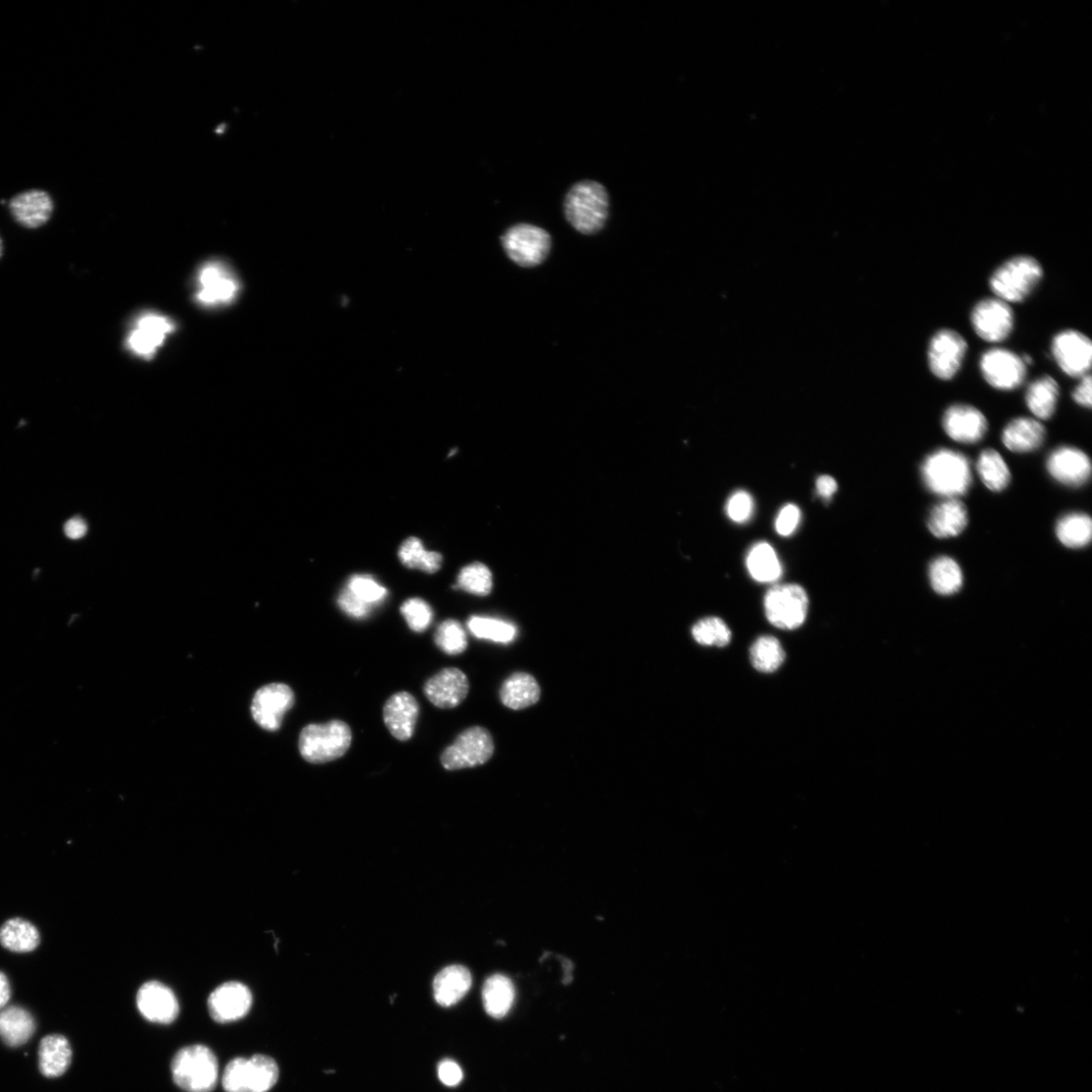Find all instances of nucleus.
<instances>
[{"label":"nucleus","mask_w":1092,"mask_h":1092,"mask_svg":"<svg viewBox=\"0 0 1092 1092\" xmlns=\"http://www.w3.org/2000/svg\"><path fill=\"white\" fill-rule=\"evenodd\" d=\"M921 470L929 491L948 499L966 494L973 482L969 460L950 450H940L930 455Z\"/></svg>","instance_id":"f257e3e1"},{"label":"nucleus","mask_w":1092,"mask_h":1092,"mask_svg":"<svg viewBox=\"0 0 1092 1092\" xmlns=\"http://www.w3.org/2000/svg\"><path fill=\"white\" fill-rule=\"evenodd\" d=\"M610 197L597 181L578 182L565 200V214L569 223L580 233L592 235L599 232L609 218Z\"/></svg>","instance_id":"f03ea898"},{"label":"nucleus","mask_w":1092,"mask_h":1092,"mask_svg":"<svg viewBox=\"0 0 1092 1092\" xmlns=\"http://www.w3.org/2000/svg\"><path fill=\"white\" fill-rule=\"evenodd\" d=\"M352 742L350 726L334 719L324 724H309L302 728L298 750L303 760L311 764H325L343 757Z\"/></svg>","instance_id":"7ed1b4c3"},{"label":"nucleus","mask_w":1092,"mask_h":1092,"mask_svg":"<svg viewBox=\"0 0 1092 1092\" xmlns=\"http://www.w3.org/2000/svg\"><path fill=\"white\" fill-rule=\"evenodd\" d=\"M174 1083L187 1092H211L219 1080V1064L213 1051L204 1045L179 1050L171 1063Z\"/></svg>","instance_id":"20e7f679"},{"label":"nucleus","mask_w":1092,"mask_h":1092,"mask_svg":"<svg viewBox=\"0 0 1092 1092\" xmlns=\"http://www.w3.org/2000/svg\"><path fill=\"white\" fill-rule=\"evenodd\" d=\"M1043 274L1042 266L1036 259L1018 256L995 271L990 286L996 297L1007 303L1021 302L1034 291Z\"/></svg>","instance_id":"39448f33"},{"label":"nucleus","mask_w":1092,"mask_h":1092,"mask_svg":"<svg viewBox=\"0 0 1092 1092\" xmlns=\"http://www.w3.org/2000/svg\"><path fill=\"white\" fill-rule=\"evenodd\" d=\"M279 1069L267 1055L235 1058L226 1066L222 1085L226 1092H268L277 1083Z\"/></svg>","instance_id":"423d86ee"},{"label":"nucleus","mask_w":1092,"mask_h":1092,"mask_svg":"<svg viewBox=\"0 0 1092 1092\" xmlns=\"http://www.w3.org/2000/svg\"><path fill=\"white\" fill-rule=\"evenodd\" d=\"M809 609L808 593L798 584L775 586L764 599L767 620L780 630L794 631L801 628L808 618Z\"/></svg>","instance_id":"0eeeda50"},{"label":"nucleus","mask_w":1092,"mask_h":1092,"mask_svg":"<svg viewBox=\"0 0 1092 1092\" xmlns=\"http://www.w3.org/2000/svg\"><path fill=\"white\" fill-rule=\"evenodd\" d=\"M502 245L507 256L516 265L522 268H534L549 257L552 238L542 228L519 224L503 235Z\"/></svg>","instance_id":"6e6552de"},{"label":"nucleus","mask_w":1092,"mask_h":1092,"mask_svg":"<svg viewBox=\"0 0 1092 1092\" xmlns=\"http://www.w3.org/2000/svg\"><path fill=\"white\" fill-rule=\"evenodd\" d=\"M495 751L491 734L483 727L473 726L461 733L441 757L448 771L473 768L487 763Z\"/></svg>","instance_id":"1a4fd4ad"},{"label":"nucleus","mask_w":1092,"mask_h":1092,"mask_svg":"<svg viewBox=\"0 0 1092 1092\" xmlns=\"http://www.w3.org/2000/svg\"><path fill=\"white\" fill-rule=\"evenodd\" d=\"M981 371L989 385L1001 391H1012L1025 381L1026 364L1022 357L1005 348L987 350L981 358Z\"/></svg>","instance_id":"9d476101"},{"label":"nucleus","mask_w":1092,"mask_h":1092,"mask_svg":"<svg viewBox=\"0 0 1092 1092\" xmlns=\"http://www.w3.org/2000/svg\"><path fill=\"white\" fill-rule=\"evenodd\" d=\"M971 323L983 340L999 343L1011 334L1014 315L1009 303L996 296L989 297L977 303L971 313Z\"/></svg>","instance_id":"9b49d317"},{"label":"nucleus","mask_w":1092,"mask_h":1092,"mask_svg":"<svg viewBox=\"0 0 1092 1092\" xmlns=\"http://www.w3.org/2000/svg\"><path fill=\"white\" fill-rule=\"evenodd\" d=\"M968 349L965 338L951 329L939 330L931 339L928 361L932 374L942 380H952L960 371Z\"/></svg>","instance_id":"f8f14e48"},{"label":"nucleus","mask_w":1092,"mask_h":1092,"mask_svg":"<svg viewBox=\"0 0 1092 1092\" xmlns=\"http://www.w3.org/2000/svg\"><path fill=\"white\" fill-rule=\"evenodd\" d=\"M1052 354L1058 367L1071 378L1089 374L1092 360L1090 339L1077 330H1064L1052 341Z\"/></svg>","instance_id":"ddd939ff"},{"label":"nucleus","mask_w":1092,"mask_h":1092,"mask_svg":"<svg viewBox=\"0 0 1092 1092\" xmlns=\"http://www.w3.org/2000/svg\"><path fill=\"white\" fill-rule=\"evenodd\" d=\"M294 704L291 688L273 683L261 688L255 695L252 712L257 723L269 732L279 730L284 715Z\"/></svg>","instance_id":"4468645a"},{"label":"nucleus","mask_w":1092,"mask_h":1092,"mask_svg":"<svg viewBox=\"0 0 1092 1092\" xmlns=\"http://www.w3.org/2000/svg\"><path fill=\"white\" fill-rule=\"evenodd\" d=\"M943 428L947 436L954 442L975 445L986 437L989 423L987 417L978 408L965 404H956L945 412Z\"/></svg>","instance_id":"2eb2a0df"},{"label":"nucleus","mask_w":1092,"mask_h":1092,"mask_svg":"<svg viewBox=\"0 0 1092 1092\" xmlns=\"http://www.w3.org/2000/svg\"><path fill=\"white\" fill-rule=\"evenodd\" d=\"M252 1005V992L247 986L236 982L226 983L217 988L208 1001L211 1016L220 1023H229L245 1017Z\"/></svg>","instance_id":"dca6fc26"},{"label":"nucleus","mask_w":1092,"mask_h":1092,"mask_svg":"<svg viewBox=\"0 0 1092 1092\" xmlns=\"http://www.w3.org/2000/svg\"><path fill=\"white\" fill-rule=\"evenodd\" d=\"M423 691L435 706L453 709L466 698L469 683L462 671L456 667H448L425 683Z\"/></svg>","instance_id":"f3484780"},{"label":"nucleus","mask_w":1092,"mask_h":1092,"mask_svg":"<svg viewBox=\"0 0 1092 1092\" xmlns=\"http://www.w3.org/2000/svg\"><path fill=\"white\" fill-rule=\"evenodd\" d=\"M1047 469L1055 480L1072 488L1081 487L1091 475L1086 454L1069 447L1059 448L1049 455Z\"/></svg>","instance_id":"a211bd4d"},{"label":"nucleus","mask_w":1092,"mask_h":1092,"mask_svg":"<svg viewBox=\"0 0 1092 1092\" xmlns=\"http://www.w3.org/2000/svg\"><path fill=\"white\" fill-rule=\"evenodd\" d=\"M137 1006L147 1020L160 1024L173 1022L179 1013L174 993L158 982H149L141 987L137 995Z\"/></svg>","instance_id":"6ab92c4d"},{"label":"nucleus","mask_w":1092,"mask_h":1092,"mask_svg":"<svg viewBox=\"0 0 1092 1092\" xmlns=\"http://www.w3.org/2000/svg\"><path fill=\"white\" fill-rule=\"evenodd\" d=\"M419 714V703L408 692L394 694L384 706L385 724L391 735L401 742L413 737Z\"/></svg>","instance_id":"aec40b11"},{"label":"nucleus","mask_w":1092,"mask_h":1092,"mask_svg":"<svg viewBox=\"0 0 1092 1092\" xmlns=\"http://www.w3.org/2000/svg\"><path fill=\"white\" fill-rule=\"evenodd\" d=\"M9 207L20 225L36 229L48 223L54 211V202L45 191L29 190L15 196Z\"/></svg>","instance_id":"412c9836"},{"label":"nucleus","mask_w":1092,"mask_h":1092,"mask_svg":"<svg viewBox=\"0 0 1092 1092\" xmlns=\"http://www.w3.org/2000/svg\"><path fill=\"white\" fill-rule=\"evenodd\" d=\"M1046 438L1043 424L1036 419L1020 417L1011 420L1002 433L1004 447L1016 454L1035 452L1042 447Z\"/></svg>","instance_id":"4be33fe9"},{"label":"nucleus","mask_w":1092,"mask_h":1092,"mask_svg":"<svg viewBox=\"0 0 1092 1092\" xmlns=\"http://www.w3.org/2000/svg\"><path fill=\"white\" fill-rule=\"evenodd\" d=\"M202 286L198 299L205 305H218L234 299L238 283L221 264H209L200 273Z\"/></svg>","instance_id":"5701e85b"},{"label":"nucleus","mask_w":1092,"mask_h":1092,"mask_svg":"<svg viewBox=\"0 0 1092 1092\" xmlns=\"http://www.w3.org/2000/svg\"><path fill=\"white\" fill-rule=\"evenodd\" d=\"M469 970L461 965H452L441 971L434 982L437 1002L450 1007L460 1001L471 988Z\"/></svg>","instance_id":"b1692460"},{"label":"nucleus","mask_w":1092,"mask_h":1092,"mask_svg":"<svg viewBox=\"0 0 1092 1092\" xmlns=\"http://www.w3.org/2000/svg\"><path fill=\"white\" fill-rule=\"evenodd\" d=\"M967 524V508L955 498L948 499L934 507L928 519L929 530L935 537L940 539L958 536L964 531Z\"/></svg>","instance_id":"393cba45"},{"label":"nucleus","mask_w":1092,"mask_h":1092,"mask_svg":"<svg viewBox=\"0 0 1092 1092\" xmlns=\"http://www.w3.org/2000/svg\"><path fill=\"white\" fill-rule=\"evenodd\" d=\"M172 329L173 324L169 319L153 314L146 315L139 319L137 328L130 335L129 346L140 356H152Z\"/></svg>","instance_id":"a878e982"},{"label":"nucleus","mask_w":1092,"mask_h":1092,"mask_svg":"<svg viewBox=\"0 0 1092 1092\" xmlns=\"http://www.w3.org/2000/svg\"><path fill=\"white\" fill-rule=\"evenodd\" d=\"M35 1029L33 1015L23 1007L12 1006L0 1012V1038L9 1046L24 1045L32 1038Z\"/></svg>","instance_id":"bb28decb"},{"label":"nucleus","mask_w":1092,"mask_h":1092,"mask_svg":"<svg viewBox=\"0 0 1092 1092\" xmlns=\"http://www.w3.org/2000/svg\"><path fill=\"white\" fill-rule=\"evenodd\" d=\"M39 1058L40 1069L45 1076H61L66 1073L72 1063L71 1044L64 1036H48L41 1042Z\"/></svg>","instance_id":"cd10ccee"},{"label":"nucleus","mask_w":1092,"mask_h":1092,"mask_svg":"<svg viewBox=\"0 0 1092 1092\" xmlns=\"http://www.w3.org/2000/svg\"><path fill=\"white\" fill-rule=\"evenodd\" d=\"M481 996L485 1012L494 1018H503L514 1004L515 989L508 978L496 975L484 983Z\"/></svg>","instance_id":"c85d7f7f"},{"label":"nucleus","mask_w":1092,"mask_h":1092,"mask_svg":"<svg viewBox=\"0 0 1092 1092\" xmlns=\"http://www.w3.org/2000/svg\"><path fill=\"white\" fill-rule=\"evenodd\" d=\"M1059 394L1057 382L1050 376H1043L1027 387L1025 404L1038 419L1048 420L1056 411Z\"/></svg>","instance_id":"c756f323"},{"label":"nucleus","mask_w":1092,"mask_h":1092,"mask_svg":"<svg viewBox=\"0 0 1092 1092\" xmlns=\"http://www.w3.org/2000/svg\"><path fill=\"white\" fill-rule=\"evenodd\" d=\"M500 698L506 707L521 710L537 703L540 687L531 675L516 673L504 682Z\"/></svg>","instance_id":"7c9ffc66"},{"label":"nucleus","mask_w":1092,"mask_h":1092,"mask_svg":"<svg viewBox=\"0 0 1092 1092\" xmlns=\"http://www.w3.org/2000/svg\"><path fill=\"white\" fill-rule=\"evenodd\" d=\"M747 568L752 578L760 583L776 582L783 573L775 550L767 542H759L753 546L747 557Z\"/></svg>","instance_id":"2f4dec72"},{"label":"nucleus","mask_w":1092,"mask_h":1092,"mask_svg":"<svg viewBox=\"0 0 1092 1092\" xmlns=\"http://www.w3.org/2000/svg\"><path fill=\"white\" fill-rule=\"evenodd\" d=\"M0 944L12 952L29 953L38 948L40 934L30 922L13 919L0 929Z\"/></svg>","instance_id":"473e14b6"},{"label":"nucleus","mask_w":1092,"mask_h":1092,"mask_svg":"<svg viewBox=\"0 0 1092 1092\" xmlns=\"http://www.w3.org/2000/svg\"><path fill=\"white\" fill-rule=\"evenodd\" d=\"M1056 535L1068 549L1085 548L1092 537L1091 519L1084 513L1067 514L1057 522Z\"/></svg>","instance_id":"72a5a7b5"},{"label":"nucleus","mask_w":1092,"mask_h":1092,"mask_svg":"<svg viewBox=\"0 0 1092 1092\" xmlns=\"http://www.w3.org/2000/svg\"><path fill=\"white\" fill-rule=\"evenodd\" d=\"M929 578L934 591L943 596L957 593L963 586V572L950 557H939L929 568Z\"/></svg>","instance_id":"f704fd0d"},{"label":"nucleus","mask_w":1092,"mask_h":1092,"mask_svg":"<svg viewBox=\"0 0 1092 1092\" xmlns=\"http://www.w3.org/2000/svg\"><path fill=\"white\" fill-rule=\"evenodd\" d=\"M979 474L993 492H1001L1007 488L1010 482L1009 468L1002 456L994 450L982 453L978 461Z\"/></svg>","instance_id":"c9c22d12"},{"label":"nucleus","mask_w":1092,"mask_h":1092,"mask_svg":"<svg viewBox=\"0 0 1092 1092\" xmlns=\"http://www.w3.org/2000/svg\"><path fill=\"white\" fill-rule=\"evenodd\" d=\"M399 559L409 569L425 573H437L443 564V556L437 552H428L419 538L406 539L399 550Z\"/></svg>","instance_id":"e433bc0d"},{"label":"nucleus","mask_w":1092,"mask_h":1092,"mask_svg":"<svg viewBox=\"0 0 1092 1092\" xmlns=\"http://www.w3.org/2000/svg\"><path fill=\"white\" fill-rule=\"evenodd\" d=\"M751 660L755 669L762 673H773L785 660V651L780 641L773 637H759L751 647Z\"/></svg>","instance_id":"4c0bfd02"},{"label":"nucleus","mask_w":1092,"mask_h":1092,"mask_svg":"<svg viewBox=\"0 0 1092 1092\" xmlns=\"http://www.w3.org/2000/svg\"><path fill=\"white\" fill-rule=\"evenodd\" d=\"M467 627L473 637L498 643H510L517 637L515 626L497 619L472 617Z\"/></svg>","instance_id":"58836bf2"},{"label":"nucleus","mask_w":1092,"mask_h":1092,"mask_svg":"<svg viewBox=\"0 0 1092 1092\" xmlns=\"http://www.w3.org/2000/svg\"><path fill=\"white\" fill-rule=\"evenodd\" d=\"M694 639L701 645L724 647L732 640V632L718 618H706L692 629Z\"/></svg>","instance_id":"ea45409f"},{"label":"nucleus","mask_w":1092,"mask_h":1092,"mask_svg":"<svg viewBox=\"0 0 1092 1092\" xmlns=\"http://www.w3.org/2000/svg\"><path fill=\"white\" fill-rule=\"evenodd\" d=\"M457 587L476 595L487 596L493 588L492 573L487 566L474 563L464 567L457 578Z\"/></svg>","instance_id":"a19ab883"},{"label":"nucleus","mask_w":1092,"mask_h":1092,"mask_svg":"<svg viewBox=\"0 0 1092 1092\" xmlns=\"http://www.w3.org/2000/svg\"><path fill=\"white\" fill-rule=\"evenodd\" d=\"M436 644L445 653L457 655L467 647L466 634L461 625L454 620L444 622L435 635Z\"/></svg>","instance_id":"79ce46f5"},{"label":"nucleus","mask_w":1092,"mask_h":1092,"mask_svg":"<svg viewBox=\"0 0 1092 1092\" xmlns=\"http://www.w3.org/2000/svg\"><path fill=\"white\" fill-rule=\"evenodd\" d=\"M401 614L408 627L415 633H424L432 625L434 613L428 602L411 598L401 606Z\"/></svg>","instance_id":"37998d69"},{"label":"nucleus","mask_w":1092,"mask_h":1092,"mask_svg":"<svg viewBox=\"0 0 1092 1092\" xmlns=\"http://www.w3.org/2000/svg\"><path fill=\"white\" fill-rule=\"evenodd\" d=\"M359 600L371 607L384 601L388 596V590L381 586L373 577L368 575H355L348 581L347 587Z\"/></svg>","instance_id":"c03bdc74"},{"label":"nucleus","mask_w":1092,"mask_h":1092,"mask_svg":"<svg viewBox=\"0 0 1092 1092\" xmlns=\"http://www.w3.org/2000/svg\"><path fill=\"white\" fill-rule=\"evenodd\" d=\"M726 512L728 517L737 523L749 521L754 512L752 496L745 491L735 493L727 502Z\"/></svg>","instance_id":"a18cd8bd"},{"label":"nucleus","mask_w":1092,"mask_h":1092,"mask_svg":"<svg viewBox=\"0 0 1092 1092\" xmlns=\"http://www.w3.org/2000/svg\"><path fill=\"white\" fill-rule=\"evenodd\" d=\"M802 520L801 509L795 504H787L778 514L776 519V531L781 536H789L796 532Z\"/></svg>","instance_id":"49530a36"},{"label":"nucleus","mask_w":1092,"mask_h":1092,"mask_svg":"<svg viewBox=\"0 0 1092 1092\" xmlns=\"http://www.w3.org/2000/svg\"><path fill=\"white\" fill-rule=\"evenodd\" d=\"M338 605L343 613L354 619H364L372 612V607L359 600L348 588L339 595Z\"/></svg>","instance_id":"de8ad7c7"},{"label":"nucleus","mask_w":1092,"mask_h":1092,"mask_svg":"<svg viewBox=\"0 0 1092 1092\" xmlns=\"http://www.w3.org/2000/svg\"><path fill=\"white\" fill-rule=\"evenodd\" d=\"M439 1077L447 1086H456L461 1082L463 1073L454 1060H444L439 1066Z\"/></svg>","instance_id":"09e8293b"},{"label":"nucleus","mask_w":1092,"mask_h":1092,"mask_svg":"<svg viewBox=\"0 0 1092 1092\" xmlns=\"http://www.w3.org/2000/svg\"><path fill=\"white\" fill-rule=\"evenodd\" d=\"M1072 398L1076 404L1081 407L1090 409L1092 405L1091 401V376L1090 374L1081 378L1079 385L1072 393Z\"/></svg>","instance_id":"8fccbe9b"},{"label":"nucleus","mask_w":1092,"mask_h":1092,"mask_svg":"<svg viewBox=\"0 0 1092 1092\" xmlns=\"http://www.w3.org/2000/svg\"><path fill=\"white\" fill-rule=\"evenodd\" d=\"M89 531L87 522L81 517H74L70 519L65 525L66 535L74 540L81 539L86 536Z\"/></svg>","instance_id":"3c124183"},{"label":"nucleus","mask_w":1092,"mask_h":1092,"mask_svg":"<svg viewBox=\"0 0 1092 1092\" xmlns=\"http://www.w3.org/2000/svg\"><path fill=\"white\" fill-rule=\"evenodd\" d=\"M817 490L822 499L829 500L837 491V482L830 475H820L817 480Z\"/></svg>","instance_id":"603ef678"},{"label":"nucleus","mask_w":1092,"mask_h":1092,"mask_svg":"<svg viewBox=\"0 0 1092 1092\" xmlns=\"http://www.w3.org/2000/svg\"><path fill=\"white\" fill-rule=\"evenodd\" d=\"M11 986L5 974L0 973V1009H3L11 1000Z\"/></svg>","instance_id":"864d4df0"},{"label":"nucleus","mask_w":1092,"mask_h":1092,"mask_svg":"<svg viewBox=\"0 0 1092 1092\" xmlns=\"http://www.w3.org/2000/svg\"><path fill=\"white\" fill-rule=\"evenodd\" d=\"M3 253H4V245H3L2 238H0V258H2Z\"/></svg>","instance_id":"5fc2aeb1"}]
</instances>
